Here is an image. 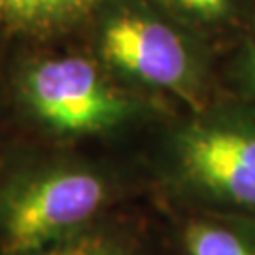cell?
I'll use <instances>...</instances> for the list:
<instances>
[{"label": "cell", "instance_id": "cell-2", "mask_svg": "<svg viewBox=\"0 0 255 255\" xmlns=\"http://www.w3.org/2000/svg\"><path fill=\"white\" fill-rule=\"evenodd\" d=\"M119 180L76 155H44L0 170V255H34L101 221Z\"/></svg>", "mask_w": 255, "mask_h": 255}, {"label": "cell", "instance_id": "cell-5", "mask_svg": "<svg viewBox=\"0 0 255 255\" xmlns=\"http://www.w3.org/2000/svg\"><path fill=\"white\" fill-rule=\"evenodd\" d=\"M183 255H255V219L195 210L180 229Z\"/></svg>", "mask_w": 255, "mask_h": 255}, {"label": "cell", "instance_id": "cell-8", "mask_svg": "<svg viewBox=\"0 0 255 255\" xmlns=\"http://www.w3.org/2000/svg\"><path fill=\"white\" fill-rule=\"evenodd\" d=\"M138 248L140 242L130 229L102 218L34 255H138Z\"/></svg>", "mask_w": 255, "mask_h": 255}, {"label": "cell", "instance_id": "cell-9", "mask_svg": "<svg viewBox=\"0 0 255 255\" xmlns=\"http://www.w3.org/2000/svg\"><path fill=\"white\" fill-rule=\"evenodd\" d=\"M229 95L255 104V15L235 38V46L225 63Z\"/></svg>", "mask_w": 255, "mask_h": 255}, {"label": "cell", "instance_id": "cell-3", "mask_svg": "<svg viewBox=\"0 0 255 255\" xmlns=\"http://www.w3.org/2000/svg\"><path fill=\"white\" fill-rule=\"evenodd\" d=\"M95 49L112 74L147 91L170 95L187 112L214 99L210 40L172 15L146 6L106 11L95 32Z\"/></svg>", "mask_w": 255, "mask_h": 255}, {"label": "cell", "instance_id": "cell-1", "mask_svg": "<svg viewBox=\"0 0 255 255\" xmlns=\"http://www.w3.org/2000/svg\"><path fill=\"white\" fill-rule=\"evenodd\" d=\"M159 174L189 208L255 219V104L225 95L187 112L164 138Z\"/></svg>", "mask_w": 255, "mask_h": 255}, {"label": "cell", "instance_id": "cell-7", "mask_svg": "<svg viewBox=\"0 0 255 255\" xmlns=\"http://www.w3.org/2000/svg\"><path fill=\"white\" fill-rule=\"evenodd\" d=\"M172 15L202 36H233L255 15V0H166Z\"/></svg>", "mask_w": 255, "mask_h": 255}, {"label": "cell", "instance_id": "cell-6", "mask_svg": "<svg viewBox=\"0 0 255 255\" xmlns=\"http://www.w3.org/2000/svg\"><path fill=\"white\" fill-rule=\"evenodd\" d=\"M99 0H0V25L47 34L85 17Z\"/></svg>", "mask_w": 255, "mask_h": 255}, {"label": "cell", "instance_id": "cell-4", "mask_svg": "<svg viewBox=\"0 0 255 255\" xmlns=\"http://www.w3.org/2000/svg\"><path fill=\"white\" fill-rule=\"evenodd\" d=\"M19 104L47 136L61 142L114 134L142 114L99 59L55 55L28 63L17 80Z\"/></svg>", "mask_w": 255, "mask_h": 255}]
</instances>
